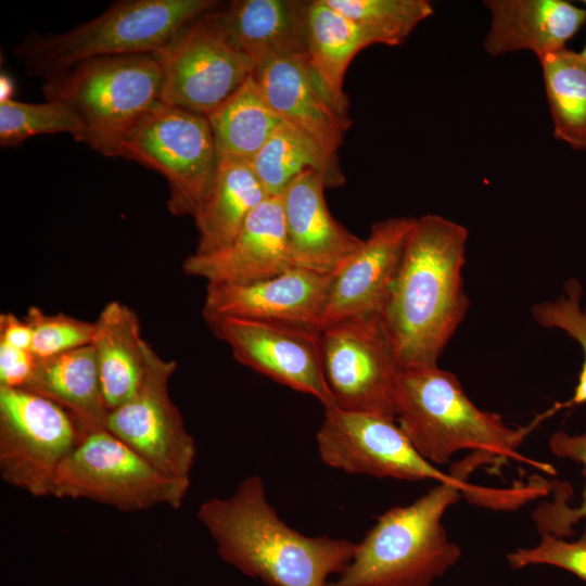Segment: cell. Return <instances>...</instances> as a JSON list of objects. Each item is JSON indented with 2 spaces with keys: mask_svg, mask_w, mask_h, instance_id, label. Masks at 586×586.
<instances>
[{
  "mask_svg": "<svg viewBox=\"0 0 586 586\" xmlns=\"http://www.w3.org/2000/svg\"><path fill=\"white\" fill-rule=\"evenodd\" d=\"M468 237L466 227L442 215L415 218L383 313L403 369L437 366L466 317Z\"/></svg>",
  "mask_w": 586,
  "mask_h": 586,
  "instance_id": "6da1fadb",
  "label": "cell"
},
{
  "mask_svg": "<svg viewBox=\"0 0 586 586\" xmlns=\"http://www.w3.org/2000/svg\"><path fill=\"white\" fill-rule=\"evenodd\" d=\"M196 517L222 560L269 586H329L356 548L345 538L311 537L289 526L258 475L243 479L230 497L203 501Z\"/></svg>",
  "mask_w": 586,
  "mask_h": 586,
  "instance_id": "7a4b0ae2",
  "label": "cell"
},
{
  "mask_svg": "<svg viewBox=\"0 0 586 586\" xmlns=\"http://www.w3.org/2000/svg\"><path fill=\"white\" fill-rule=\"evenodd\" d=\"M462 493L475 504L497 509L517 508L521 500L520 489L484 488L464 480L438 483L411 504L378 517L329 586H431L461 557L442 519Z\"/></svg>",
  "mask_w": 586,
  "mask_h": 586,
  "instance_id": "3957f363",
  "label": "cell"
},
{
  "mask_svg": "<svg viewBox=\"0 0 586 586\" xmlns=\"http://www.w3.org/2000/svg\"><path fill=\"white\" fill-rule=\"evenodd\" d=\"M545 412L523 428H511L501 416L480 409L451 372L432 367L405 368L400 372L395 419L417 451L431 463L444 464L460 450L483 453L494 460L517 458L553 473L547 463L521 457L517 449Z\"/></svg>",
  "mask_w": 586,
  "mask_h": 586,
  "instance_id": "277c9868",
  "label": "cell"
},
{
  "mask_svg": "<svg viewBox=\"0 0 586 586\" xmlns=\"http://www.w3.org/2000/svg\"><path fill=\"white\" fill-rule=\"evenodd\" d=\"M214 0H123L62 34L26 37L14 54L29 75H58L86 60L154 54L187 23L215 9Z\"/></svg>",
  "mask_w": 586,
  "mask_h": 586,
  "instance_id": "5b68a950",
  "label": "cell"
},
{
  "mask_svg": "<svg viewBox=\"0 0 586 586\" xmlns=\"http://www.w3.org/2000/svg\"><path fill=\"white\" fill-rule=\"evenodd\" d=\"M162 74L153 54L86 60L46 78L47 101L61 102L76 115L81 142L107 157L119 155L124 137L161 100Z\"/></svg>",
  "mask_w": 586,
  "mask_h": 586,
  "instance_id": "8992f818",
  "label": "cell"
},
{
  "mask_svg": "<svg viewBox=\"0 0 586 586\" xmlns=\"http://www.w3.org/2000/svg\"><path fill=\"white\" fill-rule=\"evenodd\" d=\"M118 156L164 176L169 189L167 206L176 216L195 215L218 166L207 117L161 100L124 137Z\"/></svg>",
  "mask_w": 586,
  "mask_h": 586,
  "instance_id": "52a82bcc",
  "label": "cell"
},
{
  "mask_svg": "<svg viewBox=\"0 0 586 586\" xmlns=\"http://www.w3.org/2000/svg\"><path fill=\"white\" fill-rule=\"evenodd\" d=\"M189 487L190 482L167 476L101 429L82 436L61 463L53 496L138 512L163 505L179 509Z\"/></svg>",
  "mask_w": 586,
  "mask_h": 586,
  "instance_id": "ba28073f",
  "label": "cell"
},
{
  "mask_svg": "<svg viewBox=\"0 0 586 586\" xmlns=\"http://www.w3.org/2000/svg\"><path fill=\"white\" fill-rule=\"evenodd\" d=\"M153 55L162 74L161 101L203 116L255 71L253 61L228 38L214 9L187 23Z\"/></svg>",
  "mask_w": 586,
  "mask_h": 586,
  "instance_id": "9c48e42d",
  "label": "cell"
},
{
  "mask_svg": "<svg viewBox=\"0 0 586 586\" xmlns=\"http://www.w3.org/2000/svg\"><path fill=\"white\" fill-rule=\"evenodd\" d=\"M320 346L335 407L395 418L403 366L382 315L351 317L320 329Z\"/></svg>",
  "mask_w": 586,
  "mask_h": 586,
  "instance_id": "30bf717a",
  "label": "cell"
},
{
  "mask_svg": "<svg viewBox=\"0 0 586 586\" xmlns=\"http://www.w3.org/2000/svg\"><path fill=\"white\" fill-rule=\"evenodd\" d=\"M80 440L74 419L58 404L0 387V475L11 486L53 496L58 470Z\"/></svg>",
  "mask_w": 586,
  "mask_h": 586,
  "instance_id": "8fae6325",
  "label": "cell"
},
{
  "mask_svg": "<svg viewBox=\"0 0 586 586\" xmlns=\"http://www.w3.org/2000/svg\"><path fill=\"white\" fill-rule=\"evenodd\" d=\"M316 443L324 464L349 474L438 483L464 480L435 468L417 451L395 418L378 413L324 408Z\"/></svg>",
  "mask_w": 586,
  "mask_h": 586,
  "instance_id": "7c38bea8",
  "label": "cell"
},
{
  "mask_svg": "<svg viewBox=\"0 0 586 586\" xmlns=\"http://www.w3.org/2000/svg\"><path fill=\"white\" fill-rule=\"evenodd\" d=\"M175 369L174 360L160 357L146 342L142 382L129 400L109 411L105 430L167 476L190 482L196 447L169 396Z\"/></svg>",
  "mask_w": 586,
  "mask_h": 586,
  "instance_id": "4fadbf2b",
  "label": "cell"
},
{
  "mask_svg": "<svg viewBox=\"0 0 586 586\" xmlns=\"http://www.w3.org/2000/svg\"><path fill=\"white\" fill-rule=\"evenodd\" d=\"M205 321L238 362L315 397L324 408L334 406L323 374L319 329L232 317Z\"/></svg>",
  "mask_w": 586,
  "mask_h": 586,
  "instance_id": "5bb4252c",
  "label": "cell"
},
{
  "mask_svg": "<svg viewBox=\"0 0 586 586\" xmlns=\"http://www.w3.org/2000/svg\"><path fill=\"white\" fill-rule=\"evenodd\" d=\"M415 218L377 221L362 245L334 275L319 330L364 315H382L399 268Z\"/></svg>",
  "mask_w": 586,
  "mask_h": 586,
  "instance_id": "9a60e30c",
  "label": "cell"
},
{
  "mask_svg": "<svg viewBox=\"0 0 586 586\" xmlns=\"http://www.w3.org/2000/svg\"><path fill=\"white\" fill-rule=\"evenodd\" d=\"M334 275L293 267L245 284H207L204 319L232 317L319 329Z\"/></svg>",
  "mask_w": 586,
  "mask_h": 586,
  "instance_id": "2e32d148",
  "label": "cell"
},
{
  "mask_svg": "<svg viewBox=\"0 0 586 586\" xmlns=\"http://www.w3.org/2000/svg\"><path fill=\"white\" fill-rule=\"evenodd\" d=\"M293 267L281 195L257 205L227 247L206 255L194 253L182 265L186 275L205 279L207 284L256 282Z\"/></svg>",
  "mask_w": 586,
  "mask_h": 586,
  "instance_id": "e0dca14e",
  "label": "cell"
},
{
  "mask_svg": "<svg viewBox=\"0 0 586 586\" xmlns=\"http://www.w3.org/2000/svg\"><path fill=\"white\" fill-rule=\"evenodd\" d=\"M253 75L280 119L310 139L328 157L339 161L337 150L352 120L330 102L307 54L276 60Z\"/></svg>",
  "mask_w": 586,
  "mask_h": 586,
  "instance_id": "ac0fdd59",
  "label": "cell"
},
{
  "mask_svg": "<svg viewBox=\"0 0 586 586\" xmlns=\"http://www.w3.org/2000/svg\"><path fill=\"white\" fill-rule=\"evenodd\" d=\"M323 177L308 169L282 193V206L291 256L295 267L335 275L362 245L331 215Z\"/></svg>",
  "mask_w": 586,
  "mask_h": 586,
  "instance_id": "d6986e66",
  "label": "cell"
},
{
  "mask_svg": "<svg viewBox=\"0 0 586 586\" xmlns=\"http://www.w3.org/2000/svg\"><path fill=\"white\" fill-rule=\"evenodd\" d=\"M484 50L492 56L531 51L537 59L565 49L586 22V9L565 0H486Z\"/></svg>",
  "mask_w": 586,
  "mask_h": 586,
  "instance_id": "ffe728a7",
  "label": "cell"
},
{
  "mask_svg": "<svg viewBox=\"0 0 586 586\" xmlns=\"http://www.w3.org/2000/svg\"><path fill=\"white\" fill-rule=\"evenodd\" d=\"M307 7L308 1L300 0H235L214 13L256 71L282 58L306 54Z\"/></svg>",
  "mask_w": 586,
  "mask_h": 586,
  "instance_id": "44dd1931",
  "label": "cell"
},
{
  "mask_svg": "<svg viewBox=\"0 0 586 586\" xmlns=\"http://www.w3.org/2000/svg\"><path fill=\"white\" fill-rule=\"evenodd\" d=\"M23 390L64 408L82 436L105 429L104 403L92 344L46 358H36Z\"/></svg>",
  "mask_w": 586,
  "mask_h": 586,
  "instance_id": "7402d4cb",
  "label": "cell"
},
{
  "mask_svg": "<svg viewBox=\"0 0 586 586\" xmlns=\"http://www.w3.org/2000/svg\"><path fill=\"white\" fill-rule=\"evenodd\" d=\"M146 341L136 313L113 301L94 321V348L101 390L109 411L122 406L138 391L144 373Z\"/></svg>",
  "mask_w": 586,
  "mask_h": 586,
  "instance_id": "603a6c76",
  "label": "cell"
},
{
  "mask_svg": "<svg viewBox=\"0 0 586 586\" xmlns=\"http://www.w3.org/2000/svg\"><path fill=\"white\" fill-rule=\"evenodd\" d=\"M305 42L309 64L323 92L348 117V99L344 92L346 71L359 51L378 44L377 39L326 0H313L307 7Z\"/></svg>",
  "mask_w": 586,
  "mask_h": 586,
  "instance_id": "cb8c5ba5",
  "label": "cell"
},
{
  "mask_svg": "<svg viewBox=\"0 0 586 586\" xmlns=\"http://www.w3.org/2000/svg\"><path fill=\"white\" fill-rule=\"evenodd\" d=\"M267 198L251 163L219 160L213 187L193 216L199 232L195 253L206 255L227 247Z\"/></svg>",
  "mask_w": 586,
  "mask_h": 586,
  "instance_id": "d4e9b609",
  "label": "cell"
},
{
  "mask_svg": "<svg viewBox=\"0 0 586 586\" xmlns=\"http://www.w3.org/2000/svg\"><path fill=\"white\" fill-rule=\"evenodd\" d=\"M206 117L212 128L218 161L251 163L282 123L254 75Z\"/></svg>",
  "mask_w": 586,
  "mask_h": 586,
  "instance_id": "484cf974",
  "label": "cell"
},
{
  "mask_svg": "<svg viewBox=\"0 0 586 586\" xmlns=\"http://www.w3.org/2000/svg\"><path fill=\"white\" fill-rule=\"evenodd\" d=\"M251 165L269 196H279L302 173L313 169L324 179L327 188L344 183L339 161L328 157L306 136L281 123Z\"/></svg>",
  "mask_w": 586,
  "mask_h": 586,
  "instance_id": "4316f807",
  "label": "cell"
},
{
  "mask_svg": "<svg viewBox=\"0 0 586 586\" xmlns=\"http://www.w3.org/2000/svg\"><path fill=\"white\" fill-rule=\"evenodd\" d=\"M553 124V136L586 150V63L568 48L538 59Z\"/></svg>",
  "mask_w": 586,
  "mask_h": 586,
  "instance_id": "83f0119b",
  "label": "cell"
},
{
  "mask_svg": "<svg viewBox=\"0 0 586 586\" xmlns=\"http://www.w3.org/2000/svg\"><path fill=\"white\" fill-rule=\"evenodd\" d=\"M356 23L378 43L399 46L413 29L434 13L428 0H326Z\"/></svg>",
  "mask_w": 586,
  "mask_h": 586,
  "instance_id": "f1b7e54d",
  "label": "cell"
},
{
  "mask_svg": "<svg viewBox=\"0 0 586 586\" xmlns=\"http://www.w3.org/2000/svg\"><path fill=\"white\" fill-rule=\"evenodd\" d=\"M71 133L81 142L82 129L74 112L55 101L0 102V144L14 146L37 135Z\"/></svg>",
  "mask_w": 586,
  "mask_h": 586,
  "instance_id": "f546056e",
  "label": "cell"
},
{
  "mask_svg": "<svg viewBox=\"0 0 586 586\" xmlns=\"http://www.w3.org/2000/svg\"><path fill=\"white\" fill-rule=\"evenodd\" d=\"M550 451L563 459H571L584 466L586 474V431L581 435H570L564 431L553 433L549 438ZM553 499L539 505L532 517L540 535H552L560 538L571 537L574 526L586 519V483L581 505L570 507L569 486L556 483Z\"/></svg>",
  "mask_w": 586,
  "mask_h": 586,
  "instance_id": "4dcf8cb0",
  "label": "cell"
},
{
  "mask_svg": "<svg viewBox=\"0 0 586 586\" xmlns=\"http://www.w3.org/2000/svg\"><path fill=\"white\" fill-rule=\"evenodd\" d=\"M564 292L553 301L535 304L531 309L532 317L538 324L560 329L575 340L584 356L572 397L553 406L555 412L561 408L586 404V308L581 307L582 284L576 279H571L564 284Z\"/></svg>",
  "mask_w": 586,
  "mask_h": 586,
  "instance_id": "1f68e13d",
  "label": "cell"
},
{
  "mask_svg": "<svg viewBox=\"0 0 586 586\" xmlns=\"http://www.w3.org/2000/svg\"><path fill=\"white\" fill-rule=\"evenodd\" d=\"M26 321L31 328L30 352L36 358H46L92 343L94 322L65 314L47 315L38 307L28 309Z\"/></svg>",
  "mask_w": 586,
  "mask_h": 586,
  "instance_id": "d6a6232c",
  "label": "cell"
},
{
  "mask_svg": "<svg viewBox=\"0 0 586 586\" xmlns=\"http://www.w3.org/2000/svg\"><path fill=\"white\" fill-rule=\"evenodd\" d=\"M507 559L512 569L546 564L569 571L586 582V526L575 540L542 535L536 546L518 548L508 553Z\"/></svg>",
  "mask_w": 586,
  "mask_h": 586,
  "instance_id": "836d02e7",
  "label": "cell"
},
{
  "mask_svg": "<svg viewBox=\"0 0 586 586\" xmlns=\"http://www.w3.org/2000/svg\"><path fill=\"white\" fill-rule=\"evenodd\" d=\"M36 357L30 351L0 342V387L22 388L27 383Z\"/></svg>",
  "mask_w": 586,
  "mask_h": 586,
  "instance_id": "e575fe53",
  "label": "cell"
},
{
  "mask_svg": "<svg viewBox=\"0 0 586 586\" xmlns=\"http://www.w3.org/2000/svg\"><path fill=\"white\" fill-rule=\"evenodd\" d=\"M33 332L26 319H20L12 313L0 316V342L10 346L30 351Z\"/></svg>",
  "mask_w": 586,
  "mask_h": 586,
  "instance_id": "d590c367",
  "label": "cell"
},
{
  "mask_svg": "<svg viewBox=\"0 0 586 586\" xmlns=\"http://www.w3.org/2000/svg\"><path fill=\"white\" fill-rule=\"evenodd\" d=\"M14 94V82L5 74L1 75L0 78V102H5L13 100L12 95Z\"/></svg>",
  "mask_w": 586,
  "mask_h": 586,
  "instance_id": "8d00e7d4",
  "label": "cell"
},
{
  "mask_svg": "<svg viewBox=\"0 0 586 586\" xmlns=\"http://www.w3.org/2000/svg\"><path fill=\"white\" fill-rule=\"evenodd\" d=\"M583 3L586 5V0L583 1ZM579 54H581V56L583 58V60L585 61V63H586V44H585L583 51L579 52Z\"/></svg>",
  "mask_w": 586,
  "mask_h": 586,
  "instance_id": "74e56055",
  "label": "cell"
}]
</instances>
